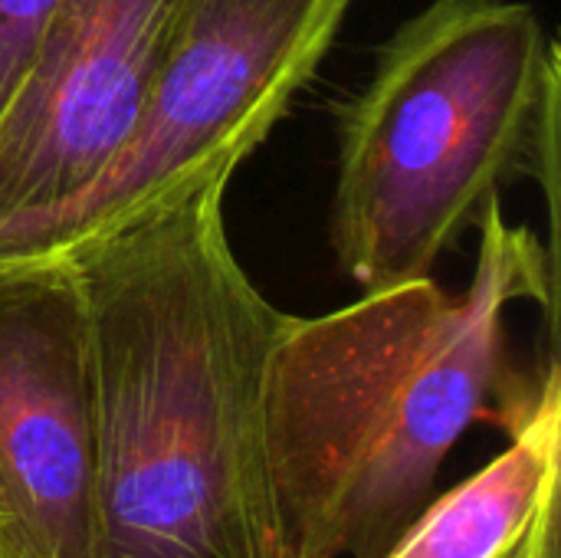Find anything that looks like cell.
<instances>
[{
	"instance_id": "obj_1",
	"label": "cell",
	"mask_w": 561,
	"mask_h": 558,
	"mask_svg": "<svg viewBox=\"0 0 561 558\" xmlns=\"http://www.w3.org/2000/svg\"><path fill=\"white\" fill-rule=\"evenodd\" d=\"M227 184L62 250L89 319L102 558H279L263 405L293 316L240 266Z\"/></svg>"
},
{
	"instance_id": "obj_2",
	"label": "cell",
	"mask_w": 561,
	"mask_h": 558,
	"mask_svg": "<svg viewBox=\"0 0 561 558\" xmlns=\"http://www.w3.org/2000/svg\"><path fill=\"white\" fill-rule=\"evenodd\" d=\"M477 230L463 293L417 276L283 329L263 405L279 558L388 556L486 414L510 306H552L556 253L500 201Z\"/></svg>"
},
{
	"instance_id": "obj_3",
	"label": "cell",
	"mask_w": 561,
	"mask_h": 558,
	"mask_svg": "<svg viewBox=\"0 0 561 558\" xmlns=\"http://www.w3.org/2000/svg\"><path fill=\"white\" fill-rule=\"evenodd\" d=\"M339 135V266L365 289L431 276L503 184L529 178L556 210V43L529 3L434 0L381 46Z\"/></svg>"
},
{
	"instance_id": "obj_4",
	"label": "cell",
	"mask_w": 561,
	"mask_h": 558,
	"mask_svg": "<svg viewBox=\"0 0 561 558\" xmlns=\"http://www.w3.org/2000/svg\"><path fill=\"white\" fill-rule=\"evenodd\" d=\"M352 0H184L138 125L66 204L0 224V257L53 253L233 171L312 79Z\"/></svg>"
},
{
	"instance_id": "obj_5",
	"label": "cell",
	"mask_w": 561,
	"mask_h": 558,
	"mask_svg": "<svg viewBox=\"0 0 561 558\" xmlns=\"http://www.w3.org/2000/svg\"><path fill=\"white\" fill-rule=\"evenodd\" d=\"M0 558H102L89 319L62 250L0 257Z\"/></svg>"
},
{
	"instance_id": "obj_6",
	"label": "cell",
	"mask_w": 561,
	"mask_h": 558,
	"mask_svg": "<svg viewBox=\"0 0 561 558\" xmlns=\"http://www.w3.org/2000/svg\"><path fill=\"white\" fill-rule=\"evenodd\" d=\"M184 0H59L0 115V224L46 214L131 138Z\"/></svg>"
},
{
	"instance_id": "obj_7",
	"label": "cell",
	"mask_w": 561,
	"mask_h": 558,
	"mask_svg": "<svg viewBox=\"0 0 561 558\" xmlns=\"http://www.w3.org/2000/svg\"><path fill=\"white\" fill-rule=\"evenodd\" d=\"M561 385L552 365L510 447L434 497L385 558H559Z\"/></svg>"
},
{
	"instance_id": "obj_8",
	"label": "cell",
	"mask_w": 561,
	"mask_h": 558,
	"mask_svg": "<svg viewBox=\"0 0 561 558\" xmlns=\"http://www.w3.org/2000/svg\"><path fill=\"white\" fill-rule=\"evenodd\" d=\"M59 0H0V115L23 86Z\"/></svg>"
}]
</instances>
